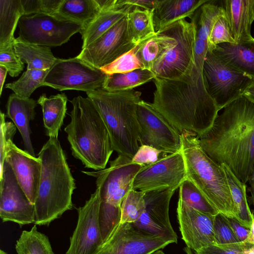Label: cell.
<instances>
[{"label": "cell", "instance_id": "obj_1", "mask_svg": "<svg viewBox=\"0 0 254 254\" xmlns=\"http://www.w3.org/2000/svg\"><path fill=\"white\" fill-rule=\"evenodd\" d=\"M197 137L213 161L226 164L241 181L248 183L254 167V102L244 96L232 101Z\"/></svg>", "mask_w": 254, "mask_h": 254}, {"label": "cell", "instance_id": "obj_2", "mask_svg": "<svg viewBox=\"0 0 254 254\" xmlns=\"http://www.w3.org/2000/svg\"><path fill=\"white\" fill-rule=\"evenodd\" d=\"M153 80L156 89L151 105L181 133L186 130L200 135L211 127L219 110L195 65L184 80Z\"/></svg>", "mask_w": 254, "mask_h": 254}, {"label": "cell", "instance_id": "obj_3", "mask_svg": "<svg viewBox=\"0 0 254 254\" xmlns=\"http://www.w3.org/2000/svg\"><path fill=\"white\" fill-rule=\"evenodd\" d=\"M41 173L35 201L38 225H48L72 208L75 180L58 138L49 137L38 154Z\"/></svg>", "mask_w": 254, "mask_h": 254}, {"label": "cell", "instance_id": "obj_4", "mask_svg": "<svg viewBox=\"0 0 254 254\" xmlns=\"http://www.w3.org/2000/svg\"><path fill=\"white\" fill-rule=\"evenodd\" d=\"M70 103V122L64 131L73 156L85 168L95 171L105 169L114 150L102 117L88 97L78 96Z\"/></svg>", "mask_w": 254, "mask_h": 254}, {"label": "cell", "instance_id": "obj_5", "mask_svg": "<svg viewBox=\"0 0 254 254\" xmlns=\"http://www.w3.org/2000/svg\"><path fill=\"white\" fill-rule=\"evenodd\" d=\"M86 94L107 127L114 150L132 159L140 146L136 111L141 93L100 88Z\"/></svg>", "mask_w": 254, "mask_h": 254}, {"label": "cell", "instance_id": "obj_6", "mask_svg": "<svg viewBox=\"0 0 254 254\" xmlns=\"http://www.w3.org/2000/svg\"><path fill=\"white\" fill-rule=\"evenodd\" d=\"M181 140L187 178L218 213L234 217L233 199L221 165L202 149L195 133L184 130Z\"/></svg>", "mask_w": 254, "mask_h": 254}, {"label": "cell", "instance_id": "obj_7", "mask_svg": "<svg viewBox=\"0 0 254 254\" xmlns=\"http://www.w3.org/2000/svg\"><path fill=\"white\" fill-rule=\"evenodd\" d=\"M173 37L175 46L170 49L151 70L155 77L184 80L191 74L195 65L193 54L195 28L192 22L179 20L158 31Z\"/></svg>", "mask_w": 254, "mask_h": 254}, {"label": "cell", "instance_id": "obj_8", "mask_svg": "<svg viewBox=\"0 0 254 254\" xmlns=\"http://www.w3.org/2000/svg\"><path fill=\"white\" fill-rule=\"evenodd\" d=\"M202 75L205 89L219 111L243 96L254 79L228 66L208 50Z\"/></svg>", "mask_w": 254, "mask_h": 254}, {"label": "cell", "instance_id": "obj_9", "mask_svg": "<svg viewBox=\"0 0 254 254\" xmlns=\"http://www.w3.org/2000/svg\"><path fill=\"white\" fill-rule=\"evenodd\" d=\"M18 37L20 41L49 47L60 46L83 26L56 14L38 13L23 15L19 19Z\"/></svg>", "mask_w": 254, "mask_h": 254}, {"label": "cell", "instance_id": "obj_10", "mask_svg": "<svg viewBox=\"0 0 254 254\" xmlns=\"http://www.w3.org/2000/svg\"><path fill=\"white\" fill-rule=\"evenodd\" d=\"M107 74L77 57L58 59L49 69L43 83L60 91L76 90L86 93L103 88Z\"/></svg>", "mask_w": 254, "mask_h": 254}, {"label": "cell", "instance_id": "obj_11", "mask_svg": "<svg viewBox=\"0 0 254 254\" xmlns=\"http://www.w3.org/2000/svg\"><path fill=\"white\" fill-rule=\"evenodd\" d=\"M127 156H118L110 163V166L96 171H82L96 178L100 188L101 201L111 206L121 208V204L132 189L134 178L143 167L131 162Z\"/></svg>", "mask_w": 254, "mask_h": 254}, {"label": "cell", "instance_id": "obj_12", "mask_svg": "<svg viewBox=\"0 0 254 254\" xmlns=\"http://www.w3.org/2000/svg\"><path fill=\"white\" fill-rule=\"evenodd\" d=\"M139 142L167 154L182 151L181 133L151 105L141 100L137 104Z\"/></svg>", "mask_w": 254, "mask_h": 254}, {"label": "cell", "instance_id": "obj_13", "mask_svg": "<svg viewBox=\"0 0 254 254\" xmlns=\"http://www.w3.org/2000/svg\"><path fill=\"white\" fill-rule=\"evenodd\" d=\"M187 178L182 151L164 155L143 166L136 175L132 189L143 192L170 190L175 191Z\"/></svg>", "mask_w": 254, "mask_h": 254}, {"label": "cell", "instance_id": "obj_14", "mask_svg": "<svg viewBox=\"0 0 254 254\" xmlns=\"http://www.w3.org/2000/svg\"><path fill=\"white\" fill-rule=\"evenodd\" d=\"M127 15L96 41L82 49L77 58L101 69L133 49L137 44L129 32Z\"/></svg>", "mask_w": 254, "mask_h": 254}, {"label": "cell", "instance_id": "obj_15", "mask_svg": "<svg viewBox=\"0 0 254 254\" xmlns=\"http://www.w3.org/2000/svg\"><path fill=\"white\" fill-rule=\"evenodd\" d=\"M101 201L100 188L96 187L84 205L77 209V225L65 254H95L103 244L99 215Z\"/></svg>", "mask_w": 254, "mask_h": 254}, {"label": "cell", "instance_id": "obj_16", "mask_svg": "<svg viewBox=\"0 0 254 254\" xmlns=\"http://www.w3.org/2000/svg\"><path fill=\"white\" fill-rule=\"evenodd\" d=\"M0 217L3 222H12L20 226L34 223L35 220V205L6 161L0 173Z\"/></svg>", "mask_w": 254, "mask_h": 254}, {"label": "cell", "instance_id": "obj_17", "mask_svg": "<svg viewBox=\"0 0 254 254\" xmlns=\"http://www.w3.org/2000/svg\"><path fill=\"white\" fill-rule=\"evenodd\" d=\"M173 243L163 237L140 231L130 223H120L95 254H152Z\"/></svg>", "mask_w": 254, "mask_h": 254}, {"label": "cell", "instance_id": "obj_18", "mask_svg": "<svg viewBox=\"0 0 254 254\" xmlns=\"http://www.w3.org/2000/svg\"><path fill=\"white\" fill-rule=\"evenodd\" d=\"M174 192L170 190L144 192V212L132 224L144 233L163 237L177 243L178 237L172 227L169 215V204Z\"/></svg>", "mask_w": 254, "mask_h": 254}, {"label": "cell", "instance_id": "obj_19", "mask_svg": "<svg viewBox=\"0 0 254 254\" xmlns=\"http://www.w3.org/2000/svg\"><path fill=\"white\" fill-rule=\"evenodd\" d=\"M177 212L180 231L187 247L196 252L216 244L213 231L215 216L201 212L180 199Z\"/></svg>", "mask_w": 254, "mask_h": 254}, {"label": "cell", "instance_id": "obj_20", "mask_svg": "<svg viewBox=\"0 0 254 254\" xmlns=\"http://www.w3.org/2000/svg\"><path fill=\"white\" fill-rule=\"evenodd\" d=\"M5 161L11 166L18 183L30 202L34 204L41 173L39 158L18 148L11 141L6 149Z\"/></svg>", "mask_w": 254, "mask_h": 254}, {"label": "cell", "instance_id": "obj_21", "mask_svg": "<svg viewBox=\"0 0 254 254\" xmlns=\"http://www.w3.org/2000/svg\"><path fill=\"white\" fill-rule=\"evenodd\" d=\"M225 15L236 43L253 41L251 26L254 21V0H224Z\"/></svg>", "mask_w": 254, "mask_h": 254}, {"label": "cell", "instance_id": "obj_22", "mask_svg": "<svg viewBox=\"0 0 254 254\" xmlns=\"http://www.w3.org/2000/svg\"><path fill=\"white\" fill-rule=\"evenodd\" d=\"M37 102L32 98L23 99L15 93L9 96L6 105V117L10 119L19 131L25 150L35 156L30 137V121L34 119Z\"/></svg>", "mask_w": 254, "mask_h": 254}, {"label": "cell", "instance_id": "obj_23", "mask_svg": "<svg viewBox=\"0 0 254 254\" xmlns=\"http://www.w3.org/2000/svg\"><path fill=\"white\" fill-rule=\"evenodd\" d=\"M209 0H157L153 10V19L156 32L179 20L191 19L197 9Z\"/></svg>", "mask_w": 254, "mask_h": 254}, {"label": "cell", "instance_id": "obj_24", "mask_svg": "<svg viewBox=\"0 0 254 254\" xmlns=\"http://www.w3.org/2000/svg\"><path fill=\"white\" fill-rule=\"evenodd\" d=\"M210 52L228 66L254 79V40L221 43Z\"/></svg>", "mask_w": 254, "mask_h": 254}, {"label": "cell", "instance_id": "obj_25", "mask_svg": "<svg viewBox=\"0 0 254 254\" xmlns=\"http://www.w3.org/2000/svg\"><path fill=\"white\" fill-rule=\"evenodd\" d=\"M67 101L66 96L63 93L49 98L43 94L37 101L42 107L46 134L49 137L58 138L65 116Z\"/></svg>", "mask_w": 254, "mask_h": 254}, {"label": "cell", "instance_id": "obj_26", "mask_svg": "<svg viewBox=\"0 0 254 254\" xmlns=\"http://www.w3.org/2000/svg\"><path fill=\"white\" fill-rule=\"evenodd\" d=\"M176 44L172 37L156 32L136 46V55L143 68L151 70L155 64Z\"/></svg>", "mask_w": 254, "mask_h": 254}, {"label": "cell", "instance_id": "obj_27", "mask_svg": "<svg viewBox=\"0 0 254 254\" xmlns=\"http://www.w3.org/2000/svg\"><path fill=\"white\" fill-rule=\"evenodd\" d=\"M125 5L112 10L102 11L80 33L83 41L82 49L100 37L133 8Z\"/></svg>", "mask_w": 254, "mask_h": 254}, {"label": "cell", "instance_id": "obj_28", "mask_svg": "<svg viewBox=\"0 0 254 254\" xmlns=\"http://www.w3.org/2000/svg\"><path fill=\"white\" fill-rule=\"evenodd\" d=\"M13 46L16 54L27 64V69H50L58 60L49 47L23 42L16 38Z\"/></svg>", "mask_w": 254, "mask_h": 254}, {"label": "cell", "instance_id": "obj_29", "mask_svg": "<svg viewBox=\"0 0 254 254\" xmlns=\"http://www.w3.org/2000/svg\"><path fill=\"white\" fill-rule=\"evenodd\" d=\"M223 169L231 191L234 204V217L242 225L250 229L253 217L247 197V184L241 181L225 164Z\"/></svg>", "mask_w": 254, "mask_h": 254}, {"label": "cell", "instance_id": "obj_30", "mask_svg": "<svg viewBox=\"0 0 254 254\" xmlns=\"http://www.w3.org/2000/svg\"><path fill=\"white\" fill-rule=\"evenodd\" d=\"M100 12L95 0H63L55 14L81 24L83 29Z\"/></svg>", "mask_w": 254, "mask_h": 254}, {"label": "cell", "instance_id": "obj_31", "mask_svg": "<svg viewBox=\"0 0 254 254\" xmlns=\"http://www.w3.org/2000/svg\"><path fill=\"white\" fill-rule=\"evenodd\" d=\"M24 15L21 0H0V47L13 43L16 26Z\"/></svg>", "mask_w": 254, "mask_h": 254}, {"label": "cell", "instance_id": "obj_32", "mask_svg": "<svg viewBox=\"0 0 254 254\" xmlns=\"http://www.w3.org/2000/svg\"><path fill=\"white\" fill-rule=\"evenodd\" d=\"M155 77L151 70L145 68H138L125 73L107 74L103 88L109 91L133 89L153 80Z\"/></svg>", "mask_w": 254, "mask_h": 254}, {"label": "cell", "instance_id": "obj_33", "mask_svg": "<svg viewBox=\"0 0 254 254\" xmlns=\"http://www.w3.org/2000/svg\"><path fill=\"white\" fill-rule=\"evenodd\" d=\"M209 1L197 9L191 18L195 28V39L208 42L210 31L215 22L225 15L222 6Z\"/></svg>", "mask_w": 254, "mask_h": 254}, {"label": "cell", "instance_id": "obj_34", "mask_svg": "<svg viewBox=\"0 0 254 254\" xmlns=\"http://www.w3.org/2000/svg\"><path fill=\"white\" fill-rule=\"evenodd\" d=\"M128 26L130 35L137 45L156 34L153 19V10L134 7L129 12Z\"/></svg>", "mask_w": 254, "mask_h": 254}, {"label": "cell", "instance_id": "obj_35", "mask_svg": "<svg viewBox=\"0 0 254 254\" xmlns=\"http://www.w3.org/2000/svg\"><path fill=\"white\" fill-rule=\"evenodd\" d=\"M15 249L17 254H54L48 237L39 232L36 225L22 231Z\"/></svg>", "mask_w": 254, "mask_h": 254}, {"label": "cell", "instance_id": "obj_36", "mask_svg": "<svg viewBox=\"0 0 254 254\" xmlns=\"http://www.w3.org/2000/svg\"><path fill=\"white\" fill-rule=\"evenodd\" d=\"M49 70L27 69L17 80L6 84L5 87L11 89L21 98H29L35 90L43 86Z\"/></svg>", "mask_w": 254, "mask_h": 254}, {"label": "cell", "instance_id": "obj_37", "mask_svg": "<svg viewBox=\"0 0 254 254\" xmlns=\"http://www.w3.org/2000/svg\"><path fill=\"white\" fill-rule=\"evenodd\" d=\"M179 199L186 205L203 213L212 216H215L218 213L188 178L179 188Z\"/></svg>", "mask_w": 254, "mask_h": 254}, {"label": "cell", "instance_id": "obj_38", "mask_svg": "<svg viewBox=\"0 0 254 254\" xmlns=\"http://www.w3.org/2000/svg\"><path fill=\"white\" fill-rule=\"evenodd\" d=\"M144 192L132 189L121 206V222L134 223L140 217L145 209Z\"/></svg>", "mask_w": 254, "mask_h": 254}, {"label": "cell", "instance_id": "obj_39", "mask_svg": "<svg viewBox=\"0 0 254 254\" xmlns=\"http://www.w3.org/2000/svg\"><path fill=\"white\" fill-rule=\"evenodd\" d=\"M136 46L112 63L101 69L106 74H110L125 73L138 68H143L136 55Z\"/></svg>", "mask_w": 254, "mask_h": 254}, {"label": "cell", "instance_id": "obj_40", "mask_svg": "<svg viewBox=\"0 0 254 254\" xmlns=\"http://www.w3.org/2000/svg\"><path fill=\"white\" fill-rule=\"evenodd\" d=\"M208 51L223 43H236L226 15L220 17L213 25L209 35Z\"/></svg>", "mask_w": 254, "mask_h": 254}, {"label": "cell", "instance_id": "obj_41", "mask_svg": "<svg viewBox=\"0 0 254 254\" xmlns=\"http://www.w3.org/2000/svg\"><path fill=\"white\" fill-rule=\"evenodd\" d=\"M213 231L216 244L225 245L240 242L234 233L227 216L218 213L214 218Z\"/></svg>", "mask_w": 254, "mask_h": 254}, {"label": "cell", "instance_id": "obj_42", "mask_svg": "<svg viewBox=\"0 0 254 254\" xmlns=\"http://www.w3.org/2000/svg\"><path fill=\"white\" fill-rule=\"evenodd\" d=\"M24 62L15 53L13 43L0 47V65L4 67L11 77H16L24 67Z\"/></svg>", "mask_w": 254, "mask_h": 254}, {"label": "cell", "instance_id": "obj_43", "mask_svg": "<svg viewBox=\"0 0 254 254\" xmlns=\"http://www.w3.org/2000/svg\"><path fill=\"white\" fill-rule=\"evenodd\" d=\"M63 0H21L24 15L38 13L55 14Z\"/></svg>", "mask_w": 254, "mask_h": 254}, {"label": "cell", "instance_id": "obj_44", "mask_svg": "<svg viewBox=\"0 0 254 254\" xmlns=\"http://www.w3.org/2000/svg\"><path fill=\"white\" fill-rule=\"evenodd\" d=\"M0 173L2 171L5 161L6 149L8 144L13 141L16 131V127L11 122H6L5 115L0 113Z\"/></svg>", "mask_w": 254, "mask_h": 254}, {"label": "cell", "instance_id": "obj_45", "mask_svg": "<svg viewBox=\"0 0 254 254\" xmlns=\"http://www.w3.org/2000/svg\"><path fill=\"white\" fill-rule=\"evenodd\" d=\"M248 245L246 242L225 245L214 244L194 253L195 254H242Z\"/></svg>", "mask_w": 254, "mask_h": 254}, {"label": "cell", "instance_id": "obj_46", "mask_svg": "<svg viewBox=\"0 0 254 254\" xmlns=\"http://www.w3.org/2000/svg\"><path fill=\"white\" fill-rule=\"evenodd\" d=\"M167 154L153 147L142 145L133 157L131 162L144 166L156 162Z\"/></svg>", "mask_w": 254, "mask_h": 254}, {"label": "cell", "instance_id": "obj_47", "mask_svg": "<svg viewBox=\"0 0 254 254\" xmlns=\"http://www.w3.org/2000/svg\"><path fill=\"white\" fill-rule=\"evenodd\" d=\"M208 50V42L195 39L193 50L194 64L196 68L201 72Z\"/></svg>", "mask_w": 254, "mask_h": 254}, {"label": "cell", "instance_id": "obj_48", "mask_svg": "<svg viewBox=\"0 0 254 254\" xmlns=\"http://www.w3.org/2000/svg\"><path fill=\"white\" fill-rule=\"evenodd\" d=\"M227 218L234 233L239 242H246L250 229L242 225L235 217H227Z\"/></svg>", "mask_w": 254, "mask_h": 254}, {"label": "cell", "instance_id": "obj_49", "mask_svg": "<svg viewBox=\"0 0 254 254\" xmlns=\"http://www.w3.org/2000/svg\"><path fill=\"white\" fill-rule=\"evenodd\" d=\"M157 0H117V5L119 7L128 5L133 7H138L144 9L153 10L155 7Z\"/></svg>", "mask_w": 254, "mask_h": 254}, {"label": "cell", "instance_id": "obj_50", "mask_svg": "<svg viewBox=\"0 0 254 254\" xmlns=\"http://www.w3.org/2000/svg\"><path fill=\"white\" fill-rule=\"evenodd\" d=\"M101 12L120 8L117 5V0H95Z\"/></svg>", "mask_w": 254, "mask_h": 254}, {"label": "cell", "instance_id": "obj_51", "mask_svg": "<svg viewBox=\"0 0 254 254\" xmlns=\"http://www.w3.org/2000/svg\"><path fill=\"white\" fill-rule=\"evenodd\" d=\"M248 183L249 185L248 190L251 194V199L254 206V167Z\"/></svg>", "mask_w": 254, "mask_h": 254}, {"label": "cell", "instance_id": "obj_52", "mask_svg": "<svg viewBox=\"0 0 254 254\" xmlns=\"http://www.w3.org/2000/svg\"><path fill=\"white\" fill-rule=\"evenodd\" d=\"M8 72L7 70L3 66L0 65V95H1L2 88L5 78Z\"/></svg>", "mask_w": 254, "mask_h": 254}, {"label": "cell", "instance_id": "obj_53", "mask_svg": "<svg viewBox=\"0 0 254 254\" xmlns=\"http://www.w3.org/2000/svg\"><path fill=\"white\" fill-rule=\"evenodd\" d=\"M243 96L254 102V82L246 89Z\"/></svg>", "mask_w": 254, "mask_h": 254}, {"label": "cell", "instance_id": "obj_54", "mask_svg": "<svg viewBox=\"0 0 254 254\" xmlns=\"http://www.w3.org/2000/svg\"><path fill=\"white\" fill-rule=\"evenodd\" d=\"M253 214V223L250 228V231L249 235V236L247 239L246 242L254 245V211L252 212Z\"/></svg>", "mask_w": 254, "mask_h": 254}, {"label": "cell", "instance_id": "obj_55", "mask_svg": "<svg viewBox=\"0 0 254 254\" xmlns=\"http://www.w3.org/2000/svg\"><path fill=\"white\" fill-rule=\"evenodd\" d=\"M184 251L186 254H195L194 251L190 249L189 247H186L184 249Z\"/></svg>", "mask_w": 254, "mask_h": 254}, {"label": "cell", "instance_id": "obj_56", "mask_svg": "<svg viewBox=\"0 0 254 254\" xmlns=\"http://www.w3.org/2000/svg\"><path fill=\"white\" fill-rule=\"evenodd\" d=\"M152 254H165L163 251H162L161 250H157L154 253H153Z\"/></svg>", "mask_w": 254, "mask_h": 254}, {"label": "cell", "instance_id": "obj_57", "mask_svg": "<svg viewBox=\"0 0 254 254\" xmlns=\"http://www.w3.org/2000/svg\"><path fill=\"white\" fill-rule=\"evenodd\" d=\"M0 254H7L6 252L2 250H0Z\"/></svg>", "mask_w": 254, "mask_h": 254}]
</instances>
